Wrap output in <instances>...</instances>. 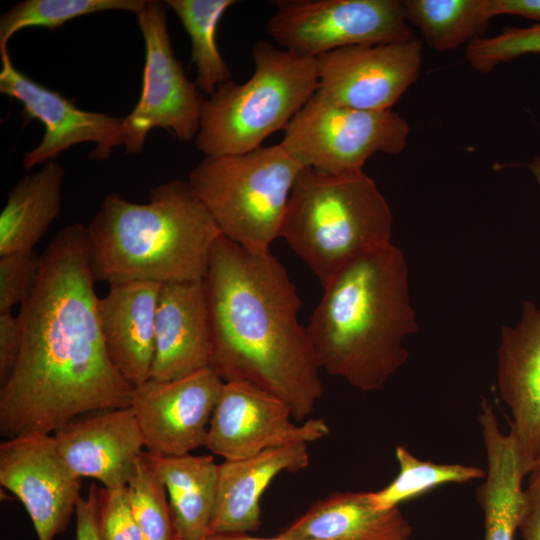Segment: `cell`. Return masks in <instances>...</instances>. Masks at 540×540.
Segmentation results:
<instances>
[{
	"mask_svg": "<svg viewBox=\"0 0 540 540\" xmlns=\"http://www.w3.org/2000/svg\"><path fill=\"white\" fill-rule=\"evenodd\" d=\"M412 532L399 507L377 508L371 492H336L311 505L279 536L291 540H410Z\"/></svg>",
	"mask_w": 540,
	"mask_h": 540,
	"instance_id": "7402d4cb",
	"label": "cell"
},
{
	"mask_svg": "<svg viewBox=\"0 0 540 540\" xmlns=\"http://www.w3.org/2000/svg\"><path fill=\"white\" fill-rule=\"evenodd\" d=\"M207 540H291L287 538H283L279 535L273 538H257L252 537L247 534H239V535H212L207 537Z\"/></svg>",
	"mask_w": 540,
	"mask_h": 540,
	"instance_id": "8d00e7d4",
	"label": "cell"
},
{
	"mask_svg": "<svg viewBox=\"0 0 540 540\" xmlns=\"http://www.w3.org/2000/svg\"><path fill=\"white\" fill-rule=\"evenodd\" d=\"M304 167L279 143L247 153L205 156L187 181L221 235L251 251H270Z\"/></svg>",
	"mask_w": 540,
	"mask_h": 540,
	"instance_id": "52a82bcc",
	"label": "cell"
},
{
	"mask_svg": "<svg viewBox=\"0 0 540 540\" xmlns=\"http://www.w3.org/2000/svg\"><path fill=\"white\" fill-rule=\"evenodd\" d=\"M203 283L210 367L224 382H248L275 395L296 422L308 418L324 386L284 266L270 251H251L220 235Z\"/></svg>",
	"mask_w": 540,
	"mask_h": 540,
	"instance_id": "7a4b0ae2",
	"label": "cell"
},
{
	"mask_svg": "<svg viewBox=\"0 0 540 540\" xmlns=\"http://www.w3.org/2000/svg\"><path fill=\"white\" fill-rule=\"evenodd\" d=\"M497 385L510 410L525 476L540 453V308L525 300L519 321L503 326L497 351Z\"/></svg>",
	"mask_w": 540,
	"mask_h": 540,
	"instance_id": "2e32d148",
	"label": "cell"
},
{
	"mask_svg": "<svg viewBox=\"0 0 540 540\" xmlns=\"http://www.w3.org/2000/svg\"><path fill=\"white\" fill-rule=\"evenodd\" d=\"M317 93L349 108L389 110L417 80L422 43L358 44L320 55Z\"/></svg>",
	"mask_w": 540,
	"mask_h": 540,
	"instance_id": "7c38bea8",
	"label": "cell"
},
{
	"mask_svg": "<svg viewBox=\"0 0 540 540\" xmlns=\"http://www.w3.org/2000/svg\"><path fill=\"white\" fill-rule=\"evenodd\" d=\"M519 530L523 540H540V472L529 474Z\"/></svg>",
	"mask_w": 540,
	"mask_h": 540,
	"instance_id": "836d02e7",
	"label": "cell"
},
{
	"mask_svg": "<svg viewBox=\"0 0 540 540\" xmlns=\"http://www.w3.org/2000/svg\"><path fill=\"white\" fill-rule=\"evenodd\" d=\"M97 525L100 540H144L128 505L125 487L98 488Z\"/></svg>",
	"mask_w": 540,
	"mask_h": 540,
	"instance_id": "1f68e13d",
	"label": "cell"
},
{
	"mask_svg": "<svg viewBox=\"0 0 540 540\" xmlns=\"http://www.w3.org/2000/svg\"><path fill=\"white\" fill-rule=\"evenodd\" d=\"M167 5L148 0L136 14L145 43L140 98L124 117V143L128 154L140 153L147 134L163 128L180 141L195 139L204 98L175 57L167 28Z\"/></svg>",
	"mask_w": 540,
	"mask_h": 540,
	"instance_id": "30bf717a",
	"label": "cell"
},
{
	"mask_svg": "<svg viewBox=\"0 0 540 540\" xmlns=\"http://www.w3.org/2000/svg\"><path fill=\"white\" fill-rule=\"evenodd\" d=\"M395 458L399 467L396 477L384 488L371 492L373 503L379 509L399 507L404 501L444 484H462L486 476V471L476 466L420 460L401 445L395 448Z\"/></svg>",
	"mask_w": 540,
	"mask_h": 540,
	"instance_id": "4316f807",
	"label": "cell"
},
{
	"mask_svg": "<svg viewBox=\"0 0 540 540\" xmlns=\"http://www.w3.org/2000/svg\"><path fill=\"white\" fill-rule=\"evenodd\" d=\"M528 168L534 176L540 189V156L535 157L529 164Z\"/></svg>",
	"mask_w": 540,
	"mask_h": 540,
	"instance_id": "74e56055",
	"label": "cell"
},
{
	"mask_svg": "<svg viewBox=\"0 0 540 540\" xmlns=\"http://www.w3.org/2000/svg\"><path fill=\"white\" fill-rule=\"evenodd\" d=\"M266 31L282 49L317 58L347 46L415 38L398 0H280Z\"/></svg>",
	"mask_w": 540,
	"mask_h": 540,
	"instance_id": "9c48e42d",
	"label": "cell"
},
{
	"mask_svg": "<svg viewBox=\"0 0 540 540\" xmlns=\"http://www.w3.org/2000/svg\"><path fill=\"white\" fill-rule=\"evenodd\" d=\"M53 437L76 476L96 479L108 489L126 487L145 447L131 407L76 418L55 431Z\"/></svg>",
	"mask_w": 540,
	"mask_h": 540,
	"instance_id": "e0dca14e",
	"label": "cell"
},
{
	"mask_svg": "<svg viewBox=\"0 0 540 540\" xmlns=\"http://www.w3.org/2000/svg\"><path fill=\"white\" fill-rule=\"evenodd\" d=\"M98 487L92 483L86 498H80L75 509L76 540H100L97 525Z\"/></svg>",
	"mask_w": 540,
	"mask_h": 540,
	"instance_id": "e575fe53",
	"label": "cell"
},
{
	"mask_svg": "<svg viewBox=\"0 0 540 540\" xmlns=\"http://www.w3.org/2000/svg\"><path fill=\"white\" fill-rule=\"evenodd\" d=\"M224 381L212 367L134 387L132 408L148 452L191 453L203 446Z\"/></svg>",
	"mask_w": 540,
	"mask_h": 540,
	"instance_id": "9a60e30c",
	"label": "cell"
},
{
	"mask_svg": "<svg viewBox=\"0 0 540 540\" xmlns=\"http://www.w3.org/2000/svg\"><path fill=\"white\" fill-rule=\"evenodd\" d=\"M254 72L220 84L204 99L196 149L205 156L237 155L261 147L287 128L318 88L316 58L302 57L265 40L252 47Z\"/></svg>",
	"mask_w": 540,
	"mask_h": 540,
	"instance_id": "8992f818",
	"label": "cell"
},
{
	"mask_svg": "<svg viewBox=\"0 0 540 540\" xmlns=\"http://www.w3.org/2000/svg\"><path fill=\"white\" fill-rule=\"evenodd\" d=\"M22 343L21 325L12 312L0 313V386L10 376Z\"/></svg>",
	"mask_w": 540,
	"mask_h": 540,
	"instance_id": "d6a6232c",
	"label": "cell"
},
{
	"mask_svg": "<svg viewBox=\"0 0 540 540\" xmlns=\"http://www.w3.org/2000/svg\"><path fill=\"white\" fill-rule=\"evenodd\" d=\"M0 484L22 502L38 540H54L63 532L81 498V478L67 466L51 434L4 439Z\"/></svg>",
	"mask_w": 540,
	"mask_h": 540,
	"instance_id": "5bb4252c",
	"label": "cell"
},
{
	"mask_svg": "<svg viewBox=\"0 0 540 540\" xmlns=\"http://www.w3.org/2000/svg\"><path fill=\"white\" fill-rule=\"evenodd\" d=\"M330 432L324 419L298 423L288 405L244 381L224 382L204 447L224 460L242 459L270 448L309 443Z\"/></svg>",
	"mask_w": 540,
	"mask_h": 540,
	"instance_id": "8fae6325",
	"label": "cell"
},
{
	"mask_svg": "<svg viewBox=\"0 0 540 540\" xmlns=\"http://www.w3.org/2000/svg\"><path fill=\"white\" fill-rule=\"evenodd\" d=\"M41 267L42 255L34 250L0 255V313L12 312L32 294Z\"/></svg>",
	"mask_w": 540,
	"mask_h": 540,
	"instance_id": "4dcf8cb0",
	"label": "cell"
},
{
	"mask_svg": "<svg viewBox=\"0 0 540 540\" xmlns=\"http://www.w3.org/2000/svg\"><path fill=\"white\" fill-rule=\"evenodd\" d=\"M147 453L165 485L176 538L206 539L216 500L219 464L212 455Z\"/></svg>",
	"mask_w": 540,
	"mask_h": 540,
	"instance_id": "603a6c76",
	"label": "cell"
},
{
	"mask_svg": "<svg viewBox=\"0 0 540 540\" xmlns=\"http://www.w3.org/2000/svg\"><path fill=\"white\" fill-rule=\"evenodd\" d=\"M487 459L476 499L484 514V540H514L525 506L526 477L513 434L503 433L493 406L481 403L478 416Z\"/></svg>",
	"mask_w": 540,
	"mask_h": 540,
	"instance_id": "44dd1931",
	"label": "cell"
},
{
	"mask_svg": "<svg viewBox=\"0 0 540 540\" xmlns=\"http://www.w3.org/2000/svg\"><path fill=\"white\" fill-rule=\"evenodd\" d=\"M125 489L128 505L144 540H175L167 491L147 451L137 459Z\"/></svg>",
	"mask_w": 540,
	"mask_h": 540,
	"instance_id": "f1b7e54d",
	"label": "cell"
},
{
	"mask_svg": "<svg viewBox=\"0 0 540 540\" xmlns=\"http://www.w3.org/2000/svg\"><path fill=\"white\" fill-rule=\"evenodd\" d=\"M148 0H25L0 16V48L18 31L42 27L56 29L80 16L109 10L138 14Z\"/></svg>",
	"mask_w": 540,
	"mask_h": 540,
	"instance_id": "83f0119b",
	"label": "cell"
},
{
	"mask_svg": "<svg viewBox=\"0 0 540 540\" xmlns=\"http://www.w3.org/2000/svg\"><path fill=\"white\" fill-rule=\"evenodd\" d=\"M406 20L438 52L482 37L491 20L485 0H404Z\"/></svg>",
	"mask_w": 540,
	"mask_h": 540,
	"instance_id": "d4e9b609",
	"label": "cell"
},
{
	"mask_svg": "<svg viewBox=\"0 0 540 540\" xmlns=\"http://www.w3.org/2000/svg\"><path fill=\"white\" fill-rule=\"evenodd\" d=\"M175 540H181V539H179V538H175ZM203 540H207V538H206V539H203Z\"/></svg>",
	"mask_w": 540,
	"mask_h": 540,
	"instance_id": "ab89813d",
	"label": "cell"
},
{
	"mask_svg": "<svg viewBox=\"0 0 540 540\" xmlns=\"http://www.w3.org/2000/svg\"><path fill=\"white\" fill-rule=\"evenodd\" d=\"M87 227L94 278L109 285L203 280L221 235L188 182L152 188L148 202L107 194Z\"/></svg>",
	"mask_w": 540,
	"mask_h": 540,
	"instance_id": "277c9868",
	"label": "cell"
},
{
	"mask_svg": "<svg viewBox=\"0 0 540 540\" xmlns=\"http://www.w3.org/2000/svg\"><path fill=\"white\" fill-rule=\"evenodd\" d=\"M532 471H538V472H540V453H539V455H538V458H537V460H536L534 469H533Z\"/></svg>",
	"mask_w": 540,
	"mask_h": 540,
	"instance_id": "f35d334b",
	"label": "cell"
},
{
	"mask_svg": "<svg viewBox=\"0 0 540 540\" xmlns=\"http://www.w3.org/2000/svg\"><path fill=\"white\" fill-rule=\"evenodd\" d=\"M309 461L306 443L270 448L242 459L224 460L218 465L209 536L239 535L258 530L260 501L266 488L280 473L300 471L309 465Z\"/></svg>",
	"mask_w": 540,
	"mask_h": 540,
	"instance_id": "ffe728a7",
	"label": "cell"
},
{
	"mask_svg": "<svg viewBox=\"0 0 540 540\" xmlns=\"http://www.w3.org/2000/svg\"><path fill=\"white\" fill-rule=\"evenodd\" d=\"M540 53V23L530 27H507L492 37L468 43L465 60L476 71L489 73L502 63L520 56Z\"/></svg>",
	"mask_w": 540,
	"mask_h": 540,
	"instance_id": "f546056e",
	"label": "cell"
},
{
	"mask_svg": "<svg viewBox=\"0 0 540 540\" xmlns=\"http://www.w3.org/2000/svg\"><path fill=\"white\" fill-rule=\"evenodd\" d=\"M307 334L321 370L354 388L382 389L409 357L418 331L407 262L393 243L366 253L323 286Z\"/></svg>",
	"mask_w": 540,
	"mask_h": 540,
	"instance_id": "3957f363",
	"label": "cell"
},
{
	"mask_svg": "<svg viewBox=\"0 0 540 540\" xmlns=\"http://www.w3.org/2000/svg\"><path fill=\"white\" fill-rule=\"evenodd\" d=\"M392 231L389 204L364 171L326 175L303 168L281 237L323 286L352 260L392 243Z\"/></svg>",
	"mask_w": 540,
	"mask_h": 540,
	"instance_id": "5b68a950",
	"label": "cell"
},
{
	"mask_svg": "<svg viewBox=\"0 0 540 540\" xmlns=\"http://www.w3.org/2000/svg\"><path fill=\"white\" fill-rule=\"evenodd\" d=\"M160 283L129 281L109 285L98 299V315L110 361L134 387L150 379Z\"/></svg>",
	"mask_w": 540,
	"mask_h": 540,
	"instance_id": "d6986e66",
	"label": "cell"
},
{
	"mask_svg": "<svg viewBox=\"0 0 540 540\" xmlns=\"http://www.w3.org/2000/svg\"><path fill=\"white\" fill-rule=\"evenodd\" d=\"M410 128L393 110L338 105L315 93L284 131L280 144L304 168L326 175L363 172L375 153L399 155Z\"/></svg>",
	"mask_w": 540,
	"mask_h": 540,
	"instance_id": "ba28073f",
	"label": "cell"
},
{
	"mask_svg": "<svg viewBox=\"0 0 540 540\" xmlns=\"http://www.w3.org/2000/svg\"><path fill=\"white\" fill-rule=\"evenodd\" d=\"M0 55V92L20 102L26 117L37 119L44 126L41 142L23 156L26 171L54 160L78 143L95 142L89 157L96 160L109 159L113 148L123 145L124 117L80 109L61 93L16 69L7 47L0 48Z\"/></svg>",
	"mask_w": 540,
	"mask_h": 540,
	"instance_id": "4fadbf2b",
	"label": "cell"
},
{
	"mask_svg": "<svg viewBox=\"0 0 540 540\" xmlns=\"http://www.w3.org/2000/svg\"><path fill=\"white\" fill-rule=\"evenodd\" d=\"M191 41V59L196 68L199 91L210 96L231 80V71L216 42V31L224 13L235 0H166Z\"/></svg>",
	"mask_w": 540,
	"mask_h": 540,
	"instance_id": "484cf974",
	"label": "cell"
},
{
	"mask_svg": "<svg viewBox=\"0 0 540 540\" xmlns=\"http://www.w3.org/2000/svg\"><path fill=\"white\" fill-rule=\"evenodd\" d=\"M64 174L48 161L11 188L0 214V255L34 250L60 213Z\"/></svg>",
	"mask_w": 540,
	"mask_h": 540,
	"instance_id": "cb8c5ba5",
	"label": "cell"
},
{
	"mask_svg": "<svg viewBox=\"0 0 540 540\" xmlns=\"http://www.w3.org/2000/svg\"><path fill=\"white\" fill-rule=\"evenodd\" d=\"M42 255L21 304V349L0 386V435L51 434L87 413L130 407L134 386L114 367L102 335L87 227L62 228Z\"/></svg>",
	"mask_w": 540,
	"mask_h": 540,
	"instance_id": "6da1fadb",
	"label": "cell"
},
{
	"mask_svg": "<svg viewBox=\"0 0 540 540\" xmlns=\"http://www.w3.org/2000/svg\"><path fill=\"white\" fill-rule=\"evenodd\" d=\"M486 10L492 19L509 14L540 21V0H485Z\"/></svg>",
	"mask_w": 540,
	"mask_h": 540,
	"instance_id": "d590c367",
	"label": "cell"
},
{
	"mask_svg": "<svg viewBox=\"0 0 540 540\" xmlns=\"http://www.w3.org/2000/svg\"><path fill=\"white\" fill-rule=\"evenodd\" d=\"M212 344L203 280L161 285L150 378L178 379L209 367Z\"/></svg>",
	"mask_w": 540,
	"mask_h": 540,
	"instance_id": "ac0fdd59",
	"label": "cell"
}]
</instances>
